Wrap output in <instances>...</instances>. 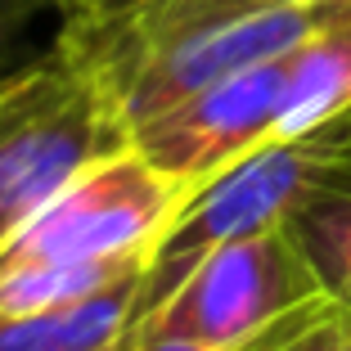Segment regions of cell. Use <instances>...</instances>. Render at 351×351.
<instances>
[{
    "label": "cell",
    "instance_id": "30bf717a",
    "mask_svg": "<svg viewBox=\"0 0 351 351\" xmlns=\"http://www.w3.org/2000/svg\"><path fill=\"white\" fill-rule=\"evenodd\" d=\"M289 230L311 270L320 275V289L342 311H351V194H324L306 203L289 221Z\"/></svg>",
    "mask_w": 351,
    "mask_h": 351
},
{
    "label": "cell",
    "instance_id": "7c38bea8",
    "mask_svg": "<svg viewBox=\"0 0 351 351\" xmlns=\"http://www.w3.org/2000/svg\"><path fill=\"white\" fill-rule=\"evenodd\" d=\"M284 351H351V338H347V329H342V315H338V302L324 311L320 320H311Z\"/></svg>",
    "mask_w": 351,
    "mask_h": 351
},
{
    "label": "cell",
    "instance_id": "7a4b0ae2",
    "mask_svg": "<svg viewBox=\"0 0 351 351\" xmlns=\"http://www.w3.org/2000/svg\"><path fill=\"white\" fill-rule=\"evenodd\" d=\"M351 117L293 140H270L217 180L185 198L167 234L158 239L140 289V311L162 302L217 243L289 226L306 203L324 194H351Z\"/></svg>",
    "mask_w": 351,
    "mask_h": 351
},
{
    "label": "cell",
    "instance_id": "3957f363",
    "mask_svg": "<svg viewBox=\"0 0 351 351\" xmlns=\"http://www.w3.org/2000/svg\"><path fill=\"white\" fill-rule=\"evenodd\" d=\"M320 293V275L311 270L293 230L270 226L203 252L162 302L135 315L131 351H198L239 342Z\"/></svg>",
    "mask_w": 351,
    "mask_h": 351
},
{
    "label": "cell",
    "instance_id": "5b68a950",
    "mask_svg": "<svg viewBox=\"0 0 351 351\" xmlns=\"http://www.w3.org/2000/svg\"><path fill=\"white\" fill-rule=\"evenodd\" d=\"M333 14H338V0L284 5V10H257V14H239V19L203 23L194 32H180V36L149 45L145 54H135L113 77L117 113H122L126 131L176 108L180 99L207 90V86L243 73L252 63L293 54Z\"/></svg>",
    "mask_w": 351,
    "mask_h": 351
},
{
    "label": "cell",
    "instance_id": "8fae6325",
    "mask_svg": "<svg viewBox=\"0 0 351 351\" xmlns=\"http://www.w3.org/2000/svg\"><path fill=\"white\" fill-rule=\"evenodd\" d=\"M333 306V298L329 293H320V298H311V302H302V306H293V311H284L279 320H270L266 329H257V333H248V338H239V342H221V347H198V351H284L293 338H298L302 329H306L311 320H320L324 311Z\"/></svg>",
    "mask_w": 351,
    "mask_h": 351
},
{
    "label": "cell",
    "instance_id": "ba28073f",
    "mask_svg": "<svg viewBox=\"0 0 351 351\" xmlns=\"http://www.w3.org/2000/svg\"><path fill=\"white\" fill-rule=\"evenodd\" d=\"M342 117H351V0H338V14L293 50L275 140L324 131Z\"/></svg>",
    "mask_w": 351,
    "mask_h": 351
},
{
    "label": "cell",
    "instance_id": "9c48e42d",
    "mask_svg": "<svg viewBox=\"0 0 351 351\" xmlns=\"http://www.w3.org/2000/svg\"><path fill=\"white\" fill-rule=\"evenodd\" d=\"M149 257L117 261H0V315L54 311L145 270Z\"/></svg>",
    "mask_w": 351,
    "mask_h": 351
},
{
    "label": "cell",
    "instance_id": "4fadbf2b",
    "mask_svg": "<svg viewBox=\"0 0 351 351\" xmlns=\"http://www.w3.org/2000/svg\"><path fill=\"white\" fill-rule=\"evenodd\" d=\"M63 10H68V19H77V14H95V10H108V5H122V0H59Z\"/></svg>",
    "mask_w": 351,
    "mask_h": 351
},
{
    "label": "cell",
    "instance_id": "6da1fadb",
    "mask_svg": "<svg viewBox=\"0 0 351 351\" xmlns=\"http://www.w3.org/2000/svg\"><path fill=\"white\" fill-rule=\"evenodd\" d=\"M131 145L104 68L59 36L50 54L0 77V248L73 176Z\"/></svg>",
    "mask_w": 351,
    "mask_h": 351
},
{
    "label": "cell",
    "instance_id": "5bb4252c",
    "mask_svg": "<svg viewBox=\"0 0 351 351\" xmlns=\"http://www.w3.org/2000/svg\"><path fill=\"white\" fill-rule=\"evenodd\" d=\"M338 315H342V329H347V338H351V311H342V306H338Z\"/></svg>",
    "mask_w": 351,
    "mask_h": 351
},
{
    "label": "cell",
    "instance_id": "8992f818",
    "mask_svg": "<svg viewBox=\"0 0 351 351\" xmlns=\"http://www.w3.org/2000/svg\"><path fill=\"white\" fill-rule=\"evenodd\" d=\"M293 54L252 63L243 73L180 99L131 131V145L194 194L234 162L275 140Z\"/></svg>",
    "mask_w": 351,
    "mask_h": 351
},
{
    "label": "cell",
    "instance_id": "277c9868",
    "mask_svg": "<svg viewBox=\"0 0 351 351\" xmlns=\"http://www.w3.org/2000/svg\"><path fill=\"white\" fill-rule=\"evenodd\" d=\"M189 189L122 145L73 176L0 248V261H117L154 257Z\"/></svg>",
    "mask_w": 351,
    "mask_h": 351
},
{
    "label": "cell",
    "instance_id": "52a82bcc",
    "mask_svg": "<svg viewBox=\"0 0 351 351\" xmlns=\"http://www.w3.org/2000/svg\"><path fill=\"white\" fill-rule=\"evenodd\" d=\"M149 270V266H145ZM145 270L54 311L0 315V351H131Z\"/></svg>",
    "mask_w": 351,
    "mask_h": 351
}]
</instances>
